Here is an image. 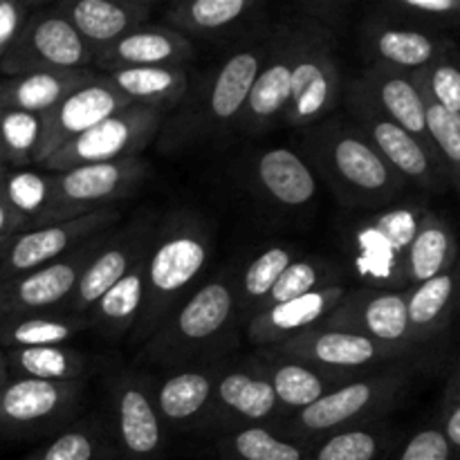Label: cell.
<instances>
[{"label": "cell", "instance_id": "6da1fadb", "mask_svg": "<svg viewBox=\"0 0 460 460\" xmlns=\"http://www.w3.org/2000/svg\"><path fill=\"white\" fill-rule=\"evenodd\" d=\"M301 155L349 209L382 207L404 189V180L382 160L349 115L328 117L304 130Z\"/></svg>", "mask_w": 460, "mask_h": 460}, {"label": "cell", "instance_id": "7a4b0ae2", "mask_svg": "<svg viewBox=\"0 0 460 460\" xmlns=\"http://www.w3.org/2000/svg\"><path fill=\"white\" fill-rule=\"evenodd\" d=\"M211 254L214 232L198 214L178 211L157 225L144 263V308L133 331L135 341H146L189 299Z\"/></svg>", "mask_w": 460, "mask_h": 460}, {"label": "cell", "instance_id": "3957f363", "mask_svg": "<svg viewBox=\"0 0 460 460\" xmlns=\"http://www.w3.org/2000/svg\"><path fill=\"white\" fill-rule=\"evenodd\" d=\"M234 277L220 272L189 295L180 308L144 341L139 359L180 368L225 362L238 326Z\"/></svg>", "mask_w": 460, "mask_h": 460}, {"label": "cell", "instance_id": "277c9868", "mask_svg": "<svg viewBox=\"0 0 460 460\" xmlns=\"http://www.w3.org/2000/svg\"><path fill=\"white\" fill-rule=\"evenodd\" d=\"M272 43V25L250 39L234 45L232 52L202 76L198 88H189L187 97L180 103L178 115L164 128L160 139L164 151H175L178 146L196 139H214L216 135L227 133L238 124L252 84L268 57Z\"/></svg>", "mask_w": 460, "mask_h": 460}, {"label": "cell", "instance_id": "5b68a950", "mask_svg": "<svg viewBox=\"0 0 460 460\" xmlns=\"http://www.w3.org/2000/svg\"><path fill=\"white\" fill-rule=\"evenodd\" d=\"M404 382L407 376L398 368L364 373L332 389L304 411L292 413L277 431L304 445H313L335 431L380 420L400 400Z\"/></svg>", "mask_w": 460, "mask_h": 460}, {"label": "cell", "instance_id": "8992f818", "mask_svg": "<svg viewBox=\"0 0 460 460\" xmlns=\"http://www.w3.org/2000/svg\"><path fill=\"white\" fill-rule=\"evenodd\" d=\"M301 21V43L292 67L290 97L283 124L308 130L332 117L341 99V70L335 54V31Z\"/></svg>", "mask_w": 460, "mask_h": 460}, {"label": "cell", "instance_id": "52a82bcc", "mask_svg": "<svg viewBox=\"0 0 460 460\" xmlns=\"http://www.w3.org/2000/svg\"><path fill=\"white\" fill-rule=\"evenodd\" d=\"M416 207H391L362 218L350 232V254L358 277L367 288H404V256L420 227Z\"/></svg>", "mask_w": 460, "mask_h": 460}, {"label": "cell", "instance_id": "ba28073f", "mask_svg": "<svg viewBox=\"0 0 460 460\" xmlns=\"http://www.w3.org/2000/svg\"><path fill=\"white\" fill-rule=\"evenodd\" d=\"M162 126H164L162 112L133 103L58 148L40 164V169L49 173H63L76 166L139 157V153L157 137Z\"/></svg>", "mask_w": 460, "mask_h": 460}, {"label": "cell", "instance_id": "9c48e42d", "mask_svg": "<svg viewBox=\"0 0 460 460\" xmlns=\"http://www.w3.org/2000/svg\"><path fill=\"white\" fill-rule=\"evenodd\" d=\"M94 52L72 22L57 9L31 12L16 43L0 61L4 76H22L34 72L90 70Z\"/></svg>", "mask_w": 460, "mask_h": 460}, {"label": "cell", "instance_id": "30bf717a", "mask_svg": "<svg viewBox=\"0 0 460 460\" xmlns=\"http://www.w3.org/2000/svg\"><path fill=\"white\" fill-rule=\"evenodd\" d=\"M85 382H45L31 377H9L0 389V436H30L61 431L70 425L81 400Z\"/></svg>", "mask_w": 460, "mask_h": 460}, {"label": "cell", "instance_id": "8fae6325", "mask_svg": "<svg viewBox=\"0 0 460 460\" xmlns=\"http://www.w3.org/2000/svg\"><path fill=\"white\" fill-rule=\"evenodd\" d=\"M112 440L119 460H162L169 443L148 377L121 371L111 380Z\"/></svg>", "mask_w": 460, "mask_h": 460}, {"label": "cell", "instance_id": "7c38bea8", "mask_svg": "<svg viewBox=\"0 0 460 460\" xmlns=\"http://www.w3.org/2000/svg\"><path fill=\"white\" fill-rule=\"evenodd\" d=\"M111 232L90 238L84 245L72 250L70 254L52 261L43 268L31 270V272L21 274V277L7 279V281H0V317L63 313L67 299H70L76 283H79L81 274L88 268V263Z\"/></svg>", "mask_w": 460, "mask_h": 460}, {"label": "cell", "instance_id": "4fadbf2b", "mask_svg": "<svg viewBox=\"0 0 460 460\" xmlns=\"http://www.w3.org/2000/svg\"><path fill=\"white\" fill-rule=\"evenodd\" d=\"M272 349L281 350L317 371L328 373V376L341 377V380H353L364 373H371L380 364L407 353V350L385 346L380 341L358 335V332L326 326L310 328V331L281 341Z\"/></svg>", "mask_w": 460, "mask_h": 460}, {"label": "cell", "instance_id": "5bb4252c", "mask_svg": "<svg viewBox=\"0 0 460 460\" xmlns=\"http://www.w3.org/2000/svg\"><path fill=\"white\" fill-rule=\"evenodd\" d=\"M286 418L272 386L250 358L223 364L207 429L218 434L238 427L279 429Z\"/></svg>", "mask_w": 460, "mask_h": 460}, {"label": "cell", "instance_id": "9a60e30c", "mask_svg": "<svg viewBox=\"0 0 460 460\" xmlns=\"http://www.w3.org/2000/svg\"><path fill=\"white\" fill-rule=\"evenodd\" d=\"M119 218L121 211L117 207H106V209L90 211L79 218L18 234L12 238L4 254L0 256V281L21 277V274L43 268L52 261L63 259L90 238L111 232L119 223Z\"/></svg>", "mask_w": 460, "mask_h": 460}, {"label": "cell", "instance_id": "2e32d148", "mask_svg": "<svg viewBox=\"0 0 460 460\" xmlns=\"http://www.w3.org/2000/svg\"><path fill=\"white\" fill-rule=\"evenodd\" d=\"M346 108L371 146L404 182H416L427 189L438 184V155L411 133L386 119L353 84L346 88Z\"/></svg>", "mask_w": 460, "mask_h": 460}, {"label": "cell", "instance_id": "e0dca14e", "mask_svg": "<svg viewBox=\"0 0 460 460\" xmlns=\"http://www.w3.org/2000/svg\"><path fill=\"white\" fill-rule=\"evenodd\" d=\"M299 43L301 21L274 22L268 57L252 84L250 97L238 117L236 126L243 133L261 135L283 121Z\"/></svg>", "mask_w": 460, "mask_h": 460}, {"label": "cell", "instance_id": "ac0fdd59", "mask_svg": "<svg viewBox=\"0 0 460 460\" xmlns=\"http://www.w3.org/2000/svg\"><path fill=\"white\" fill-rule=\"evenodd\" d=\"M155 227L157 223L153 216H142L121 227L119 232L108 234L103 245L81 274L63 313L88 317L94 304L146 254L155 236Z\"/></svg>", "mask_w": 460, "mask_h": 460}, {"label": "cell", "instance_id": "d6986e66", "mask_svg": "<svg viewBox=\"0 0 460 460\" xmlns=\"http://www.w3.org/2000/svg\"><path fill=\"white\" fill-rule=\"evenodd\" d=\"M128 106H133L128 97H124L106 75L97 72L93 79L81 84L79 88L66 94L57 106L40 115L43 130H40L36 166L43 164L52 153L79 137L81 133Z\"/></svg>", "mask_w": 460, "mask_h": 460}, {"label": "cell", "instance_id": "ffe728a7", "mask_svg": "<svg viewBox=\"0 0 460 460\" xmlns=\"http://www.w3.org/2000/svg\"><path fill=\"white\" fill-rule=\"evenodd\" d=\"M319 326L358 332L385 346L409 350L413 344L407 313V290H349Z\"/></svg>", "mask_w": 460, "mask_h": 460}, {"label": "cell", "instance_id": "44dd1931", "mask_svg": "<svg viewBox=\"0 0 460 460\" xmlns=\"http://www.w3.org/2000/svg\"><path fill=\"white\" fill-rule=\"evenodd\" d=\"M225 362L169 368L157 380H148L160 420L169 434L207 429L214 407L216 385Z\"/></svg>", "mask_w": 460, "mask_h": 460}, {"label": "cell", "instance_id": "7402d4cb", "mask_svg": "<svg viewBox=\"0 0 460 460\" xmlns=\"http://www.w3.org/2000/svg\"><path fill=\"white\" fill-rule=\"evenodd\" d=\"M151 164L144 157L103 162V164L76 166L57 175L58 202L75 216L115 207L144 184Z\"/></svg>", "mask_w": 460, "mask_h": 460}, {"label": "cell", "instance_id": "603a6c76", "mask_svg": "<svg viewBox=\"0 0 460 460\" xmlns=\"http://www.w3.org/2000/svg\"><path fill=\"white\" fill-rule=\"evenodd\" d=\"M268 4L259 0H184L166 7V25L184 36L214 40V43H241L259 31L268 30Z\"/></svg>", "mask_w": 460, "mask_h": 460}, {"label": "cell", "instance_id": "cb8c5ba5", "mask_svg": "<svg viewBox=\"0 0 460 460\" xmlns=\"http://www.w3.org/2000/svg\"><path fill=\"white\" fill-rule=\"evenodd\" d=\"M350 84L394 124L420 139L434 151L427 133V102L418 88L413 72L395 70V67L371 63ZM436 153V151H434Z\"/></svg>", "mask_w": 460, "mask_h": 460}, {"label": "cell", "instance_id": "d4e9b609", "mask_svg": "<svg viewBox=\"0 0 460 460\" xmlns=\"http://www.w3.org/2000/svg\"><path fill=\"white\" fill-rule=\"evenodd\" d=\"M196 57V48L189 36L180 34L169 25L135 27L117 39L111 48L94 57V70L99 75L128 70V67L184 66Z\"/></svg>", "mask_w": 460, "mask_h": 460}, {"label": "cell", "instance_id": "484cf974", "mask_svg": "<svg viewBox=\"0 0 460 460\" xmlns=\"http://www.w3.org/2000/svg\"><path fill=\"white\" fill-rule=\"evenodd\" d=\"M252 187L279 209H304L317 196V175L295 148L274 146L252 160Z\"/></svg>", "mask_w": 460, "mask_h": 460}, {"label": "cell", "instance_id": "4316f807", "mask_svg": "<svg viewBox=\"0 0 460 460\" xmlns=\"http://www.w3.org/2000/svg\"><path fill=\"white\" fill-rule=\"evenodd\" d=\"M346 292H349V288L341 283V286L310 292V295L299 296V299L261 310L256 317H252L245 323L247 340L256 349L277 346L281 341L292 340V337L319 326L340 305Z\"/></svg>", "mask_w": 460, "mask_h": 460}, {"label": "cell", "instance_id": "83f0119b", "mask_svg": "<svg viewBox=\"0 0 460 460\" xmlns=\"http://www.w3.org/2000/svg\"><path fill=\"white\" fill-rule=\"evenodd\" d=\"M72 22L94 57L117 39L144 25L153 12L151 0H61L54 4Z\"/></svg>", "mask_w": 460, "mask_h": 460}, {"label": "cell", "instance_id": "f1b7e54d", "mask_svg": "<svg viewBox=\"0 0 460 460\" xmlns=\"http://www.w3.org/2000/svg\"><path fill=\"white\" fill-rule=\"evenodd\" d=\"M250 359L259 367L265 380L270 382L288 418L296 411H304L310 404H314L323 395L331 394L332 389L349 382L317 371V368L308 367V364L299 362V359L290 358V355L281 353V350L272 349V346L256 349L250 355Z\"/></svg>", "mask_w": 460, "mask_h": 460}, {"label": "cell", "instance_id": "f546056e", "mask_svg": "<svg viewBox=\"0 0 460 460\" xmlns=\"http://www.w3.org/2000/svg\"><path fill=\"white\" fill-rule=\"evenodd\" d=\"M0 184L9 207L25 223V232L79 218L58 202L57 175L49 171L7 169Z\"/></svg>", "mask_w": 460, "mask_h": 460}, {"label": "cell", "instance_id": "4dcf8cb0", "mask_svg": "<svg viewBox=\"0 0 460 460\" xmlns=\"http://www.w3.org/2000/svg\"><path fill=\"white\" fill-rule=\"evenodd\" d=\"M362 48L373 63L402 72H418L440 58V43L411 27L368 22L362 34Z\"/></svg>", "mask_w": 460, "mask_h": 460}, {"label": "cell", "instance_id": "1f68e13d", "mask_svg": "<svg viewBox=\"0 0 460 460\" xmlns=\"http://www.w3.org/2000/svg\"><path fill=\"white\" fill-rule=\"evenodd\" d=\"M130 103L157 112L178 111L189 93V72L184 66L128 67L106 75Z\"/></svg>", "mask_w": 460, "mask_h": 460}, {"label": "cell", "instance_id": "d6a6232c", "mask_svg": "<svg viewBox=\"0 0 460 460\" xmlns=\"http://www.w3.org/2000/svg\"><path fill=\"white\" fill-rule=\"evenodd\" d=\"M146 254L94 304V308L88 313L90 331L106 337V340H121V337L135 331L144 308V263H146Z\"/></svg>", "mask_w": 460, "mask_h": 460}, {"label": "cell", "instance_id": "836d02e7", "mask_svg": "<svg viewBox=\"0 0 460 460\" xmlns=\"http://www.w3.org/2000/svg\"><path fill=\"white\" fill-rule=\"evenodd\" d=\"M94 75L97 70L90 67V70L34 72V75L9 76L0 81V106L43 115Z\"/></svg>", "mask_w": 460, "mask_h": 460}, {"label": "cell", "instance_id": "e575fe53", "mask_svg": "<svg viewBox=\"0 0 460 460\" xmlns=\"http://www.w3.org/2000/svg\"><path fill=\"white\" fill-rule=\"evenodd\" d=\"M301 256L296 247L288 245V243H279V245H270L261 250L250 263L243 268L238 279H234V295H236V313L238 322L245 326L252 317L263 310L265 299L270 296L272 288L286 272L288 265Z\"/></svg>", "mask_w": 460, "mask_h": 460}, {"label": "cell", "instance_id": "d590c367", "mask_svg": "<svg viewBox=\"0 0 460 460\" xmlns=\"http://www.w3.org/2000/svg\"><path fill=\"white\" fill-rule=\"evenodd\" d=\"M84 331H90L88 317L66 313H36L0 317V346L39 349V346H67Z\"/></svg>", "mask_w": 460, "mask_h": 460}, {"label": "cell", "instance_id": "8d00e7d4", "mask_svg": "<svg viewBox=\"0 0 460 460\" xmlns=\"http://www.w3.org/2000/svg\"><path fill=\"white\" fill-rule=\"evenodd\" d=\"M394 445L395 431L380 418L314 440L308 445V460H386Z\"/></svg>", "mask_w": 460, "mask_h": 460}, {"label": "cell", "instance_id": "74e56055", "mask_svg": "<svg viewBox=\"0 0 460 460\" xmlns=\"http://www.w3.org/2000/svg\"><path fill=\"white\" fill-rule=\"evenodd\" d=\"M12 377H31L45 382H85L90 358L72 346H39L12 349L4 353Z\"/></svg>", "mask_w": 460, "mask_h": 460}, {"label": "cell", "instance_id": "f35d334b", "mask_svg": "<svg viewBox=\"0 0 460 460\" xmlns=\"http://www.w3.org/2000/svg\"><path fill=\"white\" fill-rule=\"evenodd\" d=\"M454 259V238L447 225L422 211L420 227L404 256V286H420L447 272Z\"/></svg>", "mask_w": 460, "mask_h": 460}, {"label": "cell", "instance_id": "ab89813d", "mask_svg": "<svg viewBox=\"0 0 460 460\" xmlns=\"http://www.w3.org/2000/svg\"><path fill=\"white\" fill-rule=\"evenodd\" d=\"M220 460H308V445L279 434L272 427H238L216 438Z\"/></svg>", "mask_w": 460, "mask_h": 460}, {"label": "cell", "instance_id": "60d3db41", "mask_svg": "<svg viewBox=\"0 0 460 460\" xmlns=\"http://www.w3.org/2000/svg\"><path fill=\"white\" fill-rule=\"evenodd\" d=\"M27 460H119L111 429L99 418H81L63 427Z\"/></svg>", "mask_w": 460, "mask_h": 460}, {"label": "cell", "instance_id": "b9f144b4", "mask_svg": "<svg viewBox=\"0 0 460 460\" xmlns=\"http://www.w3.org/2000/svg\"><path fill=\"white\" fill-rule=\"evenodd\" d=\"M454 290H456V279L452 272L438 274V277L429 279L420 286L409 288L407 313L413 341L425 340L427 335L443 326Z\"/></svg>", "mask_w": 460, "mask_h": 460}, {"label": "cell", "instance_id": "7bdbcfd3", "mask_svg": "<svg viewBox=\"0 0 460 460\" xmlns=\"http://www.w3.org/2000/svg\"><path fill=\"white\" fill-rule=\"evenodd\" d=\"M341 270L335 268L331 261L319 259V256H296L277 286L272 288L270 296L265 299L263 310L272 305L286 304V301L299 299V296L310 295V292L326 290V288L341 286Z\"/></svg>", "mask_w": 460, "mask_h": 460}, {"label": "cell", "instance_id": "ee69618b", "mask_svg": "<svg viewBox=\"0 0 460 460\" xmlns=\"http://www.w3.org/2000/svg\"><path fill=\"white\" fill-rule=\"evenodd\" d=\"M40 130H43L40 115L0 106V151L7 169L36 166Z\"/></svg>", "mask_w": 460, "mask_h": 460}, {"label": "cell", "instance_id": "f6af8a7d", "mask_svg": "<svg viewBox=\"0 0 460 460\" xmlns=\"http://www.w3.org/2000/svg\"><path fill=\"white\" fill-rule=\"evenodd\" d=\"M418 88L427 102L460 115V67L438 58L431 66L413 72Z\"/></svg>", "mask_w": 460, "mask_h": 460}, {"label": "cell", "instance_id": "bcb514c9", "mask_svg": "<svg viewBox=\"0 0 460 460\" xmlns=\"http://www.w3.org/2000/svg\"><path fill=\"white\" fill-rule=\"evenodd\" d=\"M427 133L436 155L443 157L460 187V115L427 102Z\"/></svg>", "mask_w": 460, "mask_h": 460}, {"label": "cell", "instance_id": "7dc6e473", "mask_svg": "<svg viewBox=\"0 0 460 460\" xmlns=\"http://www.w3.org/2000/svg\"><path fill=\"white\" fill-rule=\"evenodd\" d=\"M452 458V445L445 438L443 429L427 427L416 431L398 452L386 460H449Z\"/></svg>", "mask_w": 460, "mask_h": 460}, {"label": "cell", "instance_id": "c3c4849f", "mask_svg": "<svg viewBox=\"0 0 460 460\" xmlns=\"http://www.w3.org/2000/svg\"><path fill=\"white\" fill-rule=\"evenodd\" d=\"M34 3L30 0H0V61L16 43L18 34L31 16Z\"/></svg>", "mask_w": 460, "mask_h": 460}, {"label": "cell", "instance_id": "681fc988", "mask_svg": "<svg viewBox=\"0 0 460 460\" xmlns=\"http://www.w3.org/2000/svg\"><path fill=\"white\" fill-rule=\"evenodd\" d=\"M394 9L416 18H447L460 13V0H398Z\"/></svg>", "mask_w": 460, "mask_h": 460}, {"label": "cell", "instance_id": "f907efd6", "mask_svg": "<svg viewBox=\"0 0 460 460\" xmlns=\"http://www.w3.org/2000/svg\"><path fill=\"white\" fill-rule=\"evenodd\" d=\"M3 180V175H0ZM25 232V223H22L21 216L9 207L7 198L3 193V184H0V236H18V234Z\"/></svg>", "mask_w": 460, "mask_h": 460}, {"label": "cell", "instance_id": "816d5d0a", "mask_svg": "<svg viewBox=\"0 0 460 460\" xmlns=\"http://www.w3.org/2000/svg\"><path fill=\"white\" fill-rule=\"evenodd\" d=\"M443 434L447 443L452 445V449H460V400L449 409L447 418H445Z\"/></svg>", "mask_w": 460, "mask_h": 460}, {"label": "cell", "instance_id": "f5cc1de1", "mask_svg": "<svg viewBox=\"0 0 460 460\" xmlns=\"http://www.w3.org/2000/svg\"><path fill=\"white\" fill-rule=\"evenodd\" d=\"M9 367H7V358H4V353L3 350H0V389H3L4 385H7L9 382Z\"/></svg>", "mask_w": 460, "mask_h": 460}, {"label": "cell", "instance_id": "db71d44e", "mask_svg": "<svg viewBox=\"0 0 460 460\" xmlns=\"http://www.w3.org/2000/svg\"><path fill=\"white\" fill-rule=\"evenodd\" d=\"M13 236H0V256L4 254V250H7V245L12 243Z\"/></svg>", "mask_w": 460, "mask_h": 460}, {"label": "cell", "instance_id": "11a10c76", "mask_svg": "<svg viewBox=\"0 0 460 460\" xmlns=\"http://www.w3.org/2000/svg\"><path fill=\"white\" fill-rule=\"evenodd\" d=\"M4 171H7V164H4L3 151H0V175H4Z\"/></svg>", "mask_w": 460, "mask_h": 460}]
</instances>
